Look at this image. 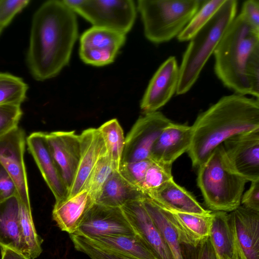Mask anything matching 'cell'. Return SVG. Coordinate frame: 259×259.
Wrapping results in <instances>:
<instances>
[{
	"label": "cell",
	"instance_id": "6da1fadb",
	"mask_svg": "<svg viewBox=\"0 0 259 259\" xmlns=\"http://www.w3.org/2000/svg\"><path fill=\"white\" fill-rule=\"evenodd\" d=\"M78 36L75 13L63 1L44 2L33 15L26 62L32 77L45 81L69 63Z\"/></svg>",
	"mask_w": 259,
	"mask_h": 259
},
{
	"label": "cell",
	"instance_id": "7a4b0ae2",
	"mask_svg": "<svg viewBox=\"0 0 259 259\" xmlns=\"http://www.w3.org/2000/svg\"><path fill=\"white\" fill-rule=\"evenodd\" d=\"M191 126L187 153L197 169L228 138L259 129L258 99L236 93L224 96L199 114Z\"/></svg>",
	"mask_w": 259,
	"mask_h": 259
},
{
	"label": "cell",
	"instance_id": "3957f363",
	"mask_svg": "<svg viewBox=\"0 0 259 259\" xmlns=\"http://www.w3.org/2000/svg\"><path fill=\"white\" fill-rule=\"evenodd\" d=\"M259 50V31L240 14L236 16L215 49L214 71L218 78L236 94L251 95L246 75L248 63Z\"/></svg>",
	"mask_w": 259,
	"mask_h": 259
},
{
	"label": "cell",
	"instance_id": "277c9868",
	"mask_svg": "<svg viewBox=\"0 0 259 259\" xmlns=\"http://www.w3.org/2000/svg\"><path fill=\"white\" fill-rule=\"evenodd\" d=\"M237 6L236 0H225L209 22L190 40L179 66L177 95L186 94L195 84L235 18Z\"/></svg>",
	"mask_w": 259,
	"mask_h": 259
},
{
	"label": "cell",
	"instance_id": "5b68a950",
	"mask_svg": "<svg viewBox=\"0 0 259 259\" xmlns=\"http://www.w3.org/2000/svg\"><path fill=\"white\" fill-rule=\"evenodd\" d=\"M197 182L210 210L230 212L241 205L247 181L231 169L222 144L197 168Z\"/></svg>",
	"mask_w": 259,
	"mask_h": 259
},
{
	"label": "cell",
	"instance_id": "8992f818",
	"mask_svg": "<svg viewBox=\"0 0 259 259\" xmlns=\"http://www.w3.org/2000/svg\"><path fill=\"white\" fill-rule=\"evenodd\" d=\"M200 0H139L137 5L145 37L154 44L172 39L197 12Z\"/></svg>",
	"mask_w": 259,
	"mask_h": 259
},
{
	"label": "cell",
	"instance_id": "52a82bcc",
	"mask_svg": "<svg viewBox=\"0 0 259 259\" xmlns=\"http://www.w3.org/2000/svg\"><path fill=\"white\" fill-rule=\"evenodd\" d=\"M75 14L93 26L103 27L126 34L133 27L137 6L132 0H63Z\"/></svg>",
	"mask_w": 259,
	"mask_h": 259
},
{
	"label": "cell",
	"instance_id": "ba28073f",
	"mask_svg": "<svg viewBox=\"0 0 259 259\" xmlns=\"http://www.w3.org/2000/svg\"><path fill=\"white\" fill-rule=\"evenodd\" d=\"M170 121L158 111L139 117L125 138L120 163L150 159L154 143Z\"/></svg>",
	"mask_w": 259,
	"mask_h": 259
},
{
	"label": "cell",
	"instance_id": "9c48e42d",
	"mask_svg": "<svg viewBox=\"0 0 259 259\" xmlns=\"http://www.w3.org/2000/svg\"><path fill=\"white\" fill-rule=\"evenodd\" d=\"M231 169L247 182L259 180V129L233 136L223 143Z\"/></svg>",
	"mask_w": 259,
	"mask_h": 259
},
{
	"label": "cell",
	"instance_id": "30bf717a",
	"mask_svg": "<svg viewBox=\"0 0 259 259\" xmlns=\"http://www.w3.org/2000/svg\"><path fill=\"white\" fill-rule=\"evenodd\" d=\"M125 35L106 28L92 27L80 37V59L85 64L95 66L112 63L125 42Z\"/></svg>",
	"mask_w": 259,
	"mask_h": 259
},
{
	"label": "cell",
	"instance_id": "8fae6325",
	"mask_svg": "<svg viewBox=\"0 0 259 259\" xmlns=\"http://www.w3.org/2000/svg\"><path fill=\"white\" fill-rule=\"evenodd\" d=\"M25 134L18 126L0 138V163L14 181L20 203L31 207L24 160Z\"/></svg>",
	"mask_w": 259,
	"mask_h": 259
},
{
	"label": "cell",
	"instance_id": "7c38bea8",
	"mask_svg": "<svg viewBox=\"0 0 259 259\" xmlns=\"http://www.w3.org/2000/svg\"><path fill=\"white\" fill-rule=\"evenodd\" d=\"M74 234L85 237L136 234L121 207L96 203L89 210Z\"/></svg>",
	"mask_w": 259,
	"mask_h": 259
},
{
	"label": "cell",
	"instance_id": "4fadbf2b",
	"mask_svg": "<svg viewBox=\"0 0 259 259\" xmlns=\"http://www.w3.org/2000/svg\"><path fill=\"white\" fill-rule=\"evenodd\" d=\"M180 75L175 57L168 58L151 79L142 99L140 107L144 113L157 111L176 93Z\"/></svg>",
	"mask_w": 259,
	"mask_h": 259
},
{
	"label": "cell",
	"instance_id": "5bb4252c",
	"mask_svg": "<svg viewBox=\"0 0 259 259\" xmlns=\"http://www.w3.org/2000/svg\"><path fill=\"white\" fill-rule=\"evenodd\" d=\"M49 147L68 190L73 183L80 156L79 136L74 131L46 133Z\"/></svg>",
	"mask_w": 259,
	"mask_h": 259
},
{
	"label": "cell",
	"instance_id": "9a60e30c",
	"mask_svg": "<svg viewBox=\"0 0 259 259\" xmlns=\"http://www.w3.org/2000/svg\"><path fill=\"white\" fill-rule=\"evenodd\" d=\"M121 208L135 232L142 239L157 259H174L160 231L142 200L128 202Z\"/></svg>",
	"mask_w": 259,
	"mask_h": 259
},
{
	"label": "cell",
	"instance_id": "2e32d148",
	"mask_svg": "<svg viewBox=\"0 0 259 259\" xmlns=\"http://www.w3.org/2000/svg\"><path fill=\"white\" fill-rule=\"evenodd\" d=\"M228 214L240 259H259V212L240 205Z\"/></svg>",
	"mask_w": 259,
	"mask_h": 259
},
{
	"label": "cell",
	"instance_id": "e0dca14e",
	"mask_svg": "<svg viewBox=\"0 0 259 259\" xmlns=\"http://www.w3.org/2000/svg\"><path fill=\"white\" fill-rule=\"evenodd\" d=\"M28 149L33 156L46 184L53 194L56 202L66 200L67 188L50 151L46 133L34 132L26 139Z\"/></svg>",
	"mask_w": 259,
	"mask_h": 259
},
{
	"label": "cell",
	"instance_id": "ac0fdd59",
	"mask_svg": "<svg viewBox=\"0 0 259 259\" xmlns=\"http://www.w3.org/2000/svg\"><path fill=\"white\" fill-rule=\"evenodd\" d=\"M191 126L170 121L154 143L150 154L154 161L172 165L188 150L191 143Z\"/></svg>",
	"mask_w": 259,
	"mask_h": 259
},
{
	"label": "cell",
	"instance_id": "d6986e66",
	"mask_svg": "<svg viewBox=\"0 0 259 259\" xmlns=\"http://www.w3.org/2000/svg\"><path fill=\"white\" fill-rule=\"evenodd\" d=\"M79 136L80 159L68 198L75 196L84 190L87 181L96 163L101 157L107 154L105 143L98 128H88Z\"/></svg>",
	"mask_w": 259,
	"mask_h": 259
},
{
	"label": "cell",
	"instance_id": "ffe728a7",
	"mask_svg": "<svg viewBox=\"0 0 259 259\" xmlns=\"http://www.w3.org/2000/svg\"><path fill=\"white\" fill-rule=\"evenodd\" d=\"M147 196L168 210L200 214L212 212L204 208L190 192L176 183L174 179Z\"/></svg>",
	"mask_w": 259,
	"mask_h": 259
},
{
	"label": "cell",
	"instance_id": "44dd1931",
	"mask_svg": "<svg viewBox=\"0 0 259 259\" xmlns=\"http://www.w3.org/2000/svg\"><path fill=\"white\" fill-rule=\"evenodd\" d=\"M95 203L88 192L83 190L65 200L55 202L53 219L61 230L70 235L74 234Z\"/></svg>",
	"mask_w": 259,
	"mask_h": 259
},
{
	"label": "cell",
	"instance_id": "7402d4cb",
	"mask_svg": "<svg viewBox=\"0 0 259 259\" xmlns=\"http://www.w3.org/2000/svg\"><path fill=\"white\" fill-rule=\"evenodd\" d=\"M165 210L186 245L197 248L201 242L208 237L212 212L207 214H200Z\"/></svg>",
	"mask_w": 259,
	"mask_h": 259
},
{
	"label": "cell",
	"instance_id": "603a6c76",
	"mask_svg": "<svg viewBox=\"0 0 259 259\" xmlns=\"http://www.w3.org/2000/svg\"><path fill=\"white\" fill-rule=\"evenodd\" d=\"M142 202L160 231L174 259H191L186 255V249H195L186 245L169 220L165 209L148 197Z\"/></svg>",
	"mask_w": 259,
	"mask_h": 259
},
{
	"label": "cell",
	"instance_id": "cb8c5ba5",
	"mask_svg": "<svg viewBox=\"0 0 259 259\" xmlns=\"http://www.w3.org/2000/svg\"><path fill=\"white\" fill-rule=\"evenodd\" d=\"M19 209L18 196L0 202V248H8L23 253Z\"/></svg>",
	"mask_w": 259,
	"mask_h": 259
},
{
	"label": "cell",
	"instance_id": "d4e9b609",
	"mask_svg": "<svg viewBox=\"0 0 259 259\" xmlns=\"http://www.w3.org/2000/svg\"><path fill=\"white\" fill-rule=\"evenodd\" d=\"M85 238L101 247L135 258L157 259L137 234L134 235H97Z\"/></svg>",
	"mask_w": 259,
	"mask_h": 259
},
{
	"label": "cell",
	"instance_id": "484cf974",
	"mask_svg": "<svg viewBox=\"0 0 259 259\" xmlns=\"http://www.w3.org/2000/svg\"><path fill=\"white\" fill-rule=\"evenodd\" d=\"M146 197L140 190L127 182L118 171L115 170L107 180L95 203L121 207L128 202L142 200Z\"/></svg>",
	"mask_w": 259,
	"mask_h": 259
},
{
	"label": "cell",
	"instance_id": "4316f807",
	"mask_svg": "<svg viewBox=\"0 0 259 259\" xmlns=\"http://www.w3.org/2000/svg\"><path fill=\"white\" fill-rule=\"evenodd\" d=\"M208 239L217 259L231 258L234 251V240L227 212H211Z\"/></svg>",
	"mask_w": 259,
	"mask_h": 259
},
{
	"label": "cell",
	"instance_id": "83f0119b",
	"mask_svg": "<svg viewBox=\"0 0 259 259\" xmlns=\"http://www.w3.org/2000/svg\"><path fill=\"white\" fill-rule=\"evenodd\" d=\"M98 128L104 140L107 155L115 170L118 171L125 143L122 128L115 118L106 121Z\"/></svg>",
	"mask_w": 259,
	"mask_h": 259
},
{
	"label": "cell",
	"instance_id": "f1b7e54d",
	"mask_svg": "<svg viewBox=\"0 0 259 259\" xmlns=\"http://www.w3.org/2000/svg\"><path fill=\"white\" fill-rule=\"evenodd\" d=\"M225 0L203 1L190 22L178 35L180 41L190 40L212 18Z\"/></svg>",
	"mask_w": 259,
	"mask_h": 259
},
{
	"label": "cell",
	"instance_id": "f546056e",
	"mask_svg": "<svg viewBox=\"0 0 259 259\" xmlns=\"http://www.w3.org/2000/svg\"><path fill=\"white\" fill-rule=\"evenodd\" d=\"M28 89V84L22 78L0 72V105H21L26 98Z\"/></svg>",
	"mask_w": 259,
	"mask_h": 259
},
{
	"label": "cell",
	"instance_id": "4dcf8cb0",
	"mask_svg": "<svg viewBox=\"0 0 259 259\" xmlns=\"http://www.w3.org/2000/svg\"><path fill=\"white\" fill-rule=\"evenodd\" d=\"M115 171L107 154L101 157L91 171L84 190L96 201L107 180Z\"/></svg>",
	"mask_w": 259,
	"mask_h": 259
},
{
	"label": "cell",
	"instance_id": "1f68e13d",
	"mask_svg": "<svg viewBox=\"0 0 259 259\" xmlns=\"http://www.w3.org/2000/svg\"><path fill=\"white\" fill-rule=\"evenodd\" d=\"M171 167L172 165L152 160L140 186V190L147 196L149 193L174 179L171 174Z\"/></svg>",
	"mask_w": 259,
	"mask_h": 259
},
{
	"label": "cell",
	"instance_id": "d6a6232c",
	"mask_svg": "<svg viewBox=\"0 0 259 259\" xmlns=\"http://www.w3.org/2000/svg\"><path fill=\"white\" fill-rule=\"evenodd\" d=\"M70 236L75 248L91 259H137L101 247L82 236L72 234Z\"/></svg>",
	"mask_w": 259,
	"mask_h": 259
},
{
	"label": "cell",
	"instance_id": "836d02e7",
	"mask_svg": "<svg viewBox=\"0 0 259 259\" xmlns=\"http://www.w3.org/2000/svg\"><path fill=\"white\" fill-rule=\"evenodd\" d=\"M152 162L151 159L121 163L118 171L129 183L139 190L145 173Z\"/></svg>",
	"mask_w": 259,
	"mask_h": 259
},
{
	"label": "cell",
	"instance_id": "e575fe53",
	"mask_svg": "<svg viewBox=\"0 0 259 259\" xmlns=\"http://www.w3.org/2000/svg\"><path fill=\"white\" fill-rule=\"evenodd\" d=\"M23 114L21 105H0V138L17 127Z\"/></svg>",
	"mask_w": 259,
	"mask_h": 259
},
{
	"label": "cell",
	"instance_id": "d590c367",
	"mask_svg": "<svg viewBox=\"0 0 259 259\" xmlns=\"http://www.w3.org/2000/svg\"><path fill=\"white\" fill-rule=\"evenodd\" d=\"M29 3V0H0V27H6Z\"/></svg>",
	"mask_w": 259,
	"mask_h": 259
},
{
	"label": "cell",
	"instance_id": "8d00e7d4",
	"mask_svg": "<svg viewBox=\"0 0 259 259\" xmlns=\"http://www.w3.org/2000/svg\"><path fill=\"white\" fill-rule=\"evenodd\" d=\"M14 196H18L15 183L0 163V202Z\"/></svg>",
	"mask_w": 259,
	"mask_h": 259
},
{
	"label": "cell",
	"instance_id": "74e56055",
	"mask_svg": "<svg viewBox=\"0 0 259 259\" xmlns=\"http://www.w3.org/2000/svg\"><path fill=\"white\" fill-rule=\"evenodd\" d=\"M241 203L247 209L259 212V180L251 182L249 189L242 196Z\"/></svg>",
	"mask_w": 259,
	"mask_h": 259
},
{
	"label": "cell",
	"instance_id": "f35d334b",
	"mask_svg": "<svg viewBox=\"0 0 259 259\" xmlns=\"http://www.w3.org/2000/svg\"><path fill=\"white\" fill-rule=\"evenodd\" d=\"M240 14L252 27L259 31V1L258 0L245 1L242 5Z\"/></svg>",
	"mask_w": 259,
	"mask_h": 259
},
{
	"label": "cell",
	"instance_id": "ab89813d",
	"mask_svg": "<svg viewBox=\"0 0 259 259\" xmlns=\"http://www.w3.org/2000/svg\"><path fill=\"white\" fill-rule=\"evenodd\" d=\"M195 259H217L208 237L201 242L197 248Z\"/></svg>",
	"mask_w": 259,
	"mask_h": 259
},
{
	"label": "cell",
	"instance_id": "60d3db41",
	"mask_svg": "<svg viewBox=\"0 0 259 259\" xmlns=\"http://www.w3.org/2000/svg\"><path fill=\"white\" fill-rule=\"evenodd\" d=\"M1 259H30L26 255L8 248H1Z\"/></svg>",
	"mask_w": 259,
	"mask_h": 259
},
{
	"label": "cell",
	"instance_id": "b9f144b4",
	"mask_svg": "<svg viewBox=\"0 0 259 259\" xmlns=\"http://www.w3.org/2000/svg\"><path fill=\"white\" fill-rule=\"evenodd\" d=\"M231 259H240V258L238 254V252L235 247V245H234V253H233V256Z\"/></svg>",
	"mask_w": 259,
	"mask_h": 259
},
{
	"label": "cell",
	"instance_id": "7bdbcfd3",
	"mask_svg": "<svg viewBox=\"0 0 259 259\" xmlns=\"http://www.w3.org/2000/svg\"><path fill=\"white\" fill-rule=\"evenodd\" d=\"M3 30V29L0 27V34H1V33H2V32Z\"/></svg>",
	"mask_w": 259,
	"mask_h": 259
}]
</instances>
